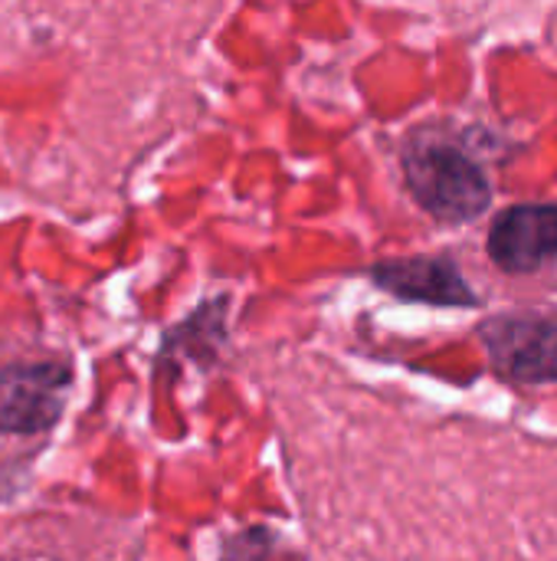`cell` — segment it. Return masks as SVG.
I'll use <instances>...</instances> for the list:
<instances>
[{
	"label": "cell",
	"mask_w": 557,
	"mask_h": 561,
	"mask_svg": "<svg viewBox=\"0 0 557 561\" xmlns=\"http://www.w3.org/2000/svg\"><path fill=\"white\" fill-rule=\"evenodd\" d=\"M401 164L414 201L440 224H473L492 207V171L473 131L417 128L404 141Z\"/></svg>",
	"instance_id": "cell-1"
},
{
	"label": "cell",
	"mask_w": 557,
	"mask_h": 561,
	"mask_svg": "<svg viewBox=\"0 0 557 561\" xmlns=\"http://www.w3.org/2000/svg\"><path fill=\"white\" fill-rule=\"evenodd\" d=\"M483 253L509 293L557 296V201L502 207L489 220Z\"/></svg>",
	"instance_id": "cell-2"
},
{
	"label": "cell",
	"mask_w": 557,
	"mask_h": 561,
	"mask_svg": "<svg viewBox=\"0 0 557 561\" xmlns=\"http://www.w3.org/2000/svg\"><path fill=\"white\" fill-rule=\"evenodd\" d=\"M479 342L492 368L515 385L557 381V312L509 309L479 325Z\"/></svg>",
	"instance_id": "cell-3"
},
{
	"label": "cell",
	"mask_w": 557,
	"mask_h": 561,
	"mask_svg": "<svg viewBox=\"0 0 557 561\" xmlns=\"http://www.w3.org/2000/svg\"><path fill=\"white\" fill-rule=\"evenodd\" d=\"M72 375L66 365H13L0 371V434L49 431L66 408Z\"/></svg>",
	"instance_id": "cell-4"
},
{
	"label": "cell",
	"mask_w": 557,
	"mask_h": 561,
	"mask_svg": "<svg viewBox=\"0 0 557 561\" xmlns=\"http://www.w3.org/2000/svg\"><path fill=\"white\" fill-rule=\"evenodd\" d=\"M374 279L404 296V299H423L440 306H473L476 293L463 279V273L446 260H410V263H387L374 273Z\"/></svg>",
	"instance_id": "cell-5"
}]
</instances>
